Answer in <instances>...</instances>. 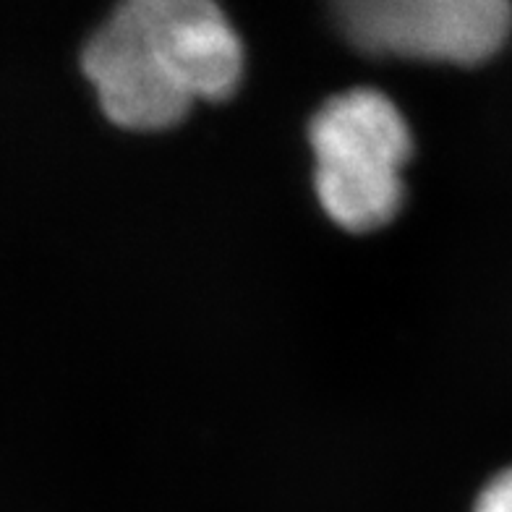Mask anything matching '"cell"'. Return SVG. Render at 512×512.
<instances>
[{
	"label": "cell",
	"mask_w": 512,
	"mask_h": 512,
	"mask_svg": "<svg viewBox=\"0 0 512 512\" xmlns=\"http://www.w3.org/2000/svg\"><path fill=\"white\" fill-rule=\"evenodd\" d=\"M309 136L319 202L340 228L366 233L398 215L400 170L413 142L395 102L374 89H351L314 115Z\"/></svg>",
	"instance_id": "1"
},
{
	"label": "cell",
	"mask_w": 512,
	"mask_h": 512,
	"mask_svg": "<svg viewBox=\"0 0 512 512\" xmlns=\"http://www.w3.org/2000/svg\"><path fill=\"white\" fill-rule=\"evenodd\" d=\"M337 16L366 53L463 66L492 58L512 29L505 0H353Z\"/></svg>",
	"instance_id": "2"
},
{
	"label": "cell",
	"mask_w": 512,
	"mask_h": 512,
	"mask_svg": "<svg viewBox=\"0 0 512 512\" xmlns=\"http://www.w3.org/2000/svg\"><path fill=\"white\" fill-rule=\"evenodd\" d=\"M81 63L110 121L131 131L176 126L194 105L128 6L89 40Z\"/></svg>",
	"instance_id": "3"
},
{
	"label": "cell",
	"mask_w": 512,
	"mask_h": 512,
	"mask_svg": "<svg viewBox=\"0 0 512 512\" xmlns=\"http://www.w3.org/2000/svg\"><path fill=\"white\" fill-rule=\"evenodd\" d=\"M131 11L191 100H223L243 74V48L230 21L207 0H131Z\"/></svg>",
	"instance_id": "4"
},
{
	"label": "cell",
	"mask_w": 512,
	"mask_h": 512,
	"mask_svg": "<svg viewBox=\"0 0 512 512\" xmlns=\"http://www.w3.org/2000/svg\"><path fill=\"white\" fill-rule=\"evenodd\" d=\"M476 512H512V468L481 492Z\"/></svg>",
	"instance_id": "5"
}]
</instances>
